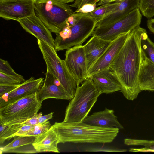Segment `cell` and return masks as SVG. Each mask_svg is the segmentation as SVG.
I'll return each instance as SVG.
<instances>
[{
    "instance_id": "obj_1",
    "label": "cell",
    "mask_w": 154,
    "mask_h": 154,
    "mask_svg": "<svg viewBox=\"0 0 154 154\" xmlns=\"http://www.w3.org/2000/svg\"><path fill=\"white\" fill-rule=\"evenodd\" d=\"M145 29L139 26L131 31L109 67L121 84V91L130 100L137 98L141 91L138 76L141 61V39Z\"/></svg>"
},
{
    "instance_id": "obj_2",
    "label": "cell",
    "mask_w": 154,
    "mask_h": 154,
    "mask_svg": "<svg viewBox=\"0 0 154 154\" xmlns=\"http://www.w3.org/2000/svg\"><path fill=\"white\" fill-rule=\"evenodd\" d=\"M53 125L58 134L59 143H110L117 137L120 129L95 126L82 122H56Z\"/></svg>"
},
{
    "instance_id": "obj_3",
    "label": "cell",
    "mask_w": 154,
    "mask_h": 154,
    "mask_svg": "<svg viewBox=\"0 0 154 154\" xmlns=\"http://www.w3.org/2000/svg\"><path fill=\"white\" fill-rule=\"evenodd\" d=\"M77 85L74 97L66 109L64 122H82L88 116L101 94L89 78Z\"/></svg>"
},
{
    "instance_id": "obj_4",
    "label": "cell",
    "mask_w": 154,
    "mask_h": 154,
    "mask_svg": "<svg viewBox=\"0 0 154 154\" xmlns=\"http://www.w3.org/2000/svg\"><path fill=\"white\" fill-rule=\"evenodd\" d=\"M34 10L45 26L56 34L62 30L74 13L70 5L57 0H34Z\"/></svg>"
},
{
    "instance_id": "obj_5",
    "label": "cell",
    "mask_w": 154,
    "mask_h": 154,
    "mask_svg": "<svg viewBox=\"0 0 154 154\" xmlns=\"http://www.w3.org/2000/svg\"><path fill=\"white\" fill-rule=\"evenodd\" d=\"M37 92L0 108V122L7 126L20 123L38 114L42 106Z\"/></svg>"
},
{
    "instance_id": "obj_6",
    "label": "cell",
    "mask_w": 154,
    "mask_h": 154,
    "mask_svg": "<svg viewBox=\"0 0 154 154\" xmlns=\"http://www.w3.org/2000/svg\"><path fill=\"white\" fill-rule=\"evenodd\" d=\"M37 43L45 63L47 71L58 79L72 99L75 93L77 84L64 60L59 57L55 48L38 39Z\"/></svg>"
},
{
    "instance_id": "obj_7",
    "label": "cell",
    "mask_w": 154,
    "mask_h": 154,
    "mask_svg": "<svg viewBox=\"0 0 154 154\" xmlns=\"http://www.w3.org/2000/svg\"><path fill=\"white\" fill-rule=\"evenodd\" d=\"M97 23L88 13H83L74 24L70 26L71 32L69 38L54 42L55 49L57 51H62L75 46L82 45L92 35Z\"/></svg>"
},
{
    "instance_id": "obj_8",
    "label": "cell",
    "mask_w": 154,
    "mask_h": 154,
    "mask_svg": "<svg viewBox=\"0 0 154 154\" xmlns=\"http://www.w3.org/2000/svg\"><path fill=\"white\" fill-rule=\"evenodd\" d=\"M142 17L139 8H137L110 25L104 27H96L92 35L112 41L121 34L128 32L140 26Z\"/></svg>"
},
{
    "instance_id": "obj_9",
    "label": "cell",
    "mask_w": 154,
    "mask_h": 154,
    "mask_svg": "<svg viewBox=\"0 0 154 154\" xmlns=\"http://www.w3.org/2000/svg\"><path fill=\"white\" fill-rule=\"evenodd\" d=\"M65 57V64L77 85L82 84L88 78L84 46H75L67 49Z\"/></svg>"
},
{
    "instance_id": "obj_10",
    "label": "cell",
    "mask_w": 154,
    "mask_h": 154,
    "mask_svg": "<svg viewBox=\"0 0 154 154\" xmlns=\"http://www.w3.org/2000/svg\"><path fill=\"white\" fill-rule=\"evenodd\" d=\"M35 12L34 0H0V17L6 20L18 21Z\"/></svg>"
},
{
    "instance_id": "obj_11",
    "label": "cell",
    "mask_w": 154,
    "mask_h": 154,
    "mask_svg": "<svg viewBox=\"0 0 154 154\" xmlns=\"http://www.w3.org/2000/svg\"><path fill=\"white\" fill-rule=\"evenodd\" d=\"M131 31L121 34L112 42L103 54L88 71V78L94 74L109 68L114 57L125 43Z\"/></svg>"
},
{
    "instance_id": "obj_12",
    "label": "cell",
    "mask_w": 154,
    "mask_h": 154,
    "mask_svg": "<svg viewBox=\"0 0 154 154\" xmlns=\"http://www.w3.org/2000/svg\"><path fill=\"white\" fill-rule=\"evenodd\" d=\"M18 22L26 32L55 48L54 40L51 32L35 12L30 16L20 20Z\"/></svg>"
},
{
    "instance_id": "obj_13",
    "label": "cell",
    "mask_w": 154,
    "mask_h": 154,
    "mask_svg": "<svg viewBox=\"0 0 154 154\" xmlns=\"http://www.w3.org/2000/svg\"><path fill=\"white\" fill-rule=\"evenodd\" d=\"M44 78L32 77L20 84L11 92L0 97V108L28 95L37 92L44 82Z\"/></svg>"
},
{
    "instance_id": "obj_14",
    "label": "cell",
    "mask_w": 154,
    "mask_h": 154,
    "mask_svg": "<svg viewBox=\"0 0 154 154\" xmlns=\"http://www.w3.org/2000/svg\"><path fill=\"white\" fill-rule=\"evenodd\" d=\"M37 95L42 102L50 98L71 100L59 81L47 71L43 83L37 91Z\"/></svg>"
},
{
    "instance_id": "obj_15",
    "label": "cell",
    "mask_w": 154,
    "mask_h": 154,
    "mask_svg": "<svg viewBox=\"0 0 154 154\" xmlns=\"http://www.w3.org/2000/svg\"><path fill=\"white\" fill-rule=\"evenodd\" d=\"M90 78L100 94L121 91V86L119 81L109 68L93 75Z\"/></svg>"
},
{
    "instance_id": "obj_16",
    "label": "cell",
    "mask_w": 154,
    "mask_h": 154,
    "mask_svg": "<svg viewBox=\"0 0 154 154\" xmlns=\"http://www.w3.org/2000/svg\"><path fill=\"white\" fill-rule=\"evenodd\" d=\"M112 42L93 35L83 45L88 71L106 50Z\"/></svg>"
},
{
    "instance_id": "obj_17",
    "label": "cell",
    "mask_w": 154,
    "mask_h": 154,
    "mask_svg": "<svg viewBox=\"0 0 154 154\" xmlns=\"http://www.w3.org/2000/svg\"><path fill=\"white\" fill-rule=\"evenodd\" d=\"M84 123L95 126L105 128H118L123 129V127L119 122L117 117L112 109L106 108L102 111L87 116L82 121Z\"/></svg>"
},
{
    "instance_id": "obj_18",
    "label": "cell",
    "mask_w": 154,
    "mask_h": 154,
    "mask_svg": "<svg viewBox=\"0 0 154 154\" xmlns=\"http://www.w3.org/2000/svg\"><path fill=\"white\" fill-rule=\"evenodd\" d=\"M118 2L119 3L116 8L98 22L96 27L109 25L122 18L139 7L140 0H123Z\"/></svg>"
},
{
    "instance_id": "obj_19",
    "label": "cell",
    "mask_w": 154,
    "mask_h": 154,
    "mask_svg": "<svg viewBox=\"0 0 154 154\" xmlns=\"http://www.w3.org/2000/svg\"><path fill=\"white\" fill-rule=\"evenodd\" d=\"M138 82L141 91H154V63L148 58L142 48Z\"/></svg>"
},
{
    "instance_id": "obj_20",
    "label": "cell",
    "mask_w": 154,
    "mask_h": 154,
    "mask_svg": "<svg viewBox=\"0 0 154 154\" xmlns=\"http://www.w3.org/2000/svg\"><path fill=\"white\" fill-rule=\"evenodd\" d=\"M59 143L58 134L53 126L47 131L35 137L33 145L38 152L59 153L57 145Z\"/></svg>"
},
{
    "instance_id": "obj_21",
    "label": "cell",
    "mask_w": 154,
    "mask_h": 154,
    "mask_svg": "<svg viewBox=\"0 0 154 154\" xmlns=\"http://www.w3.org/2000/svg\"><path fill=\"white\" fill-rule=\"evenodd\" d=\"M35 138L34 136H18L15 137L10 143L1 148L2 153L32 154L38 152L33 143Z\"/></svg>"
},
{
    "instance_id": "obj_22",
    "label": "cell",
    "mask_w": 154,
    "mask_h": 154,
    "mask_svg": "<svg viewBox=\"0 0 154 154\" xmlns=\"http://www.w3.org/2000/svg\"><path fill=\"white\" fill-rule=\"evenodd\" d=\"M38 125H23L20 124H17L7 126L4 131L0 134V144L3 143L6 140H9L16 136L23 135L35 128Z\"/></svg>"
},
{
    "instance_id": "obj_23",
    "label": "cell",
    "mask_w": 154,
    "mask_h": 154,
    "mask_svg": "<svg viewBox=\"0 0 154 154\" xmlns=\"http://www.w3.org/2000/svg\"><path fill=\"white\" fill-rule=\"evenodd\" d=\"M124 143L128 146H143L140 148H131L129 150L130 152H154V140L126 138L124 140Z\"/></svg>"
},
{
    "instance_id": "obj_24",
    "label": "cell",
    "mask_w": 154,
    "mask_h": 154,
    "mask_svg": "<svg viewBox=\"0 0 154 154\" xmlns=\"http://www.w3.org/2000/svg\"><path fill=\"white\" fill-rule=\"evenodd\" d=\"M118 2L108 3L96 7L93 11L88 13L98 23L104 17L112 11L119 4Z\"/></svg>"
},
{
    "instance_id": "obj_25",
    "label": "cell",
    "mask_w": 154,
    "mask_h": 154,
    "mask_svg": "<svg viewBox=\"0 0 154 154\" xmlns=\"http://www.w3.org/2000/svg\"><path fill=\"white\" fill-rule=\"evenodd\" d=\"M141 45L148 58L154 63V43L148 38L145 29L141 35Z\"/></svg>"
},
{
    "instance_id": "obj_26",
    "label": "cell",
    "mask_w": 154,
    "mask_h": 154,
    "mask_svg": "<svg viewBox=\"0 0 154 154\" xmlns=\"http://www.w3.org/2000/svg\"><path fill=\"white\" fill-rule=\"evenodd\" d=\"M139 8L143 15L148 19L154 16V0H140Z\"/></svg>"
},
{
    "instance_id": "obj_27",
    "label": "cell",
    "mask_w": 154,
    "mask_h": 154,
    "mask_svg": "<svg viewBox=\"0 0 154 154\" xmlns=\"http://www.w3.org/2000/svg\"><path fill=\"white\" fill-rule=\"evenodd\" d=\"M0 72L14 76L20 79L23 82L25 81L23 77L16 73L6 60L0 59Z\"/></svg>"
},
{
    "instance_id": "obj_28",
    "label": "cell",
    "mask_w": 154,
    "mask_h": 154,
    "mask_svg": "<svg viewBox=\"0 0 154 154\" xmlns=\"http://www.w3.org/2000/svg\"><path fill=\"white\" fill-rule=\"evenodd\" d=\"M49 121L42 124H38L34 128L26 133L22 136H29L36 137L48 130L51 126Z\"/></svg>"
},
{
    "instance_id": "obj_29",
    "label": "cell",
    "mask_w": 154,
    "mask_h": 154,
    "mask_svg": "<svg viewBox=\"0 0 154 154\" xmlns=\"http://www.w3.org/2000/svg\"><path fill=\"white\" fill-rule=\"evenodd\" d=\"M23 82L17 77L0 72V84L18 85Z\"/></svg>"
},
{
    "instance_id": "obj_30",
    "label": "cell",
    "mask_w": 154,
    "mask_h": 154,
    "mask_svg": "<svg viewBox=\"0 0 154 154\" xmlns=\"http://www.w3.org/2000/svg\"><path fill=\"white\" fill-rule=\"evenodd\" d=\"M100 0H75L74 2L70 5V7L79 9L84 5L88 4H97Z\"/></svg>"
},
{
    "instance_id": "obj_31",
    "label": "cell",
    "mask_w": 154,
    "mask_h": 154,
    "mask_svg": "<svg viewBox=\"0 0 154 154\" xmlns=\"http://www.w3.org/2000/svg\"><path fill=\"white\" fill-rule=\"evenodd\" d=\"M19 84H0V97L12 91L17 88Z\"/></svg>"
},
{
    "instance_id": "obj_32",
    "label": "cell",
    "mask_w": 154,
    "mask_h": 154,
    "mask_svg": "<svg viewBox=\"0 0 154 154\" xmlns=\"http://www.w3.org/2000/svg\"><path fill=\"white\" fill-rule=\"evenodd\" d=\"M97 4H86L81 8L77 9L74 12L75 13H88L93 11L97 7Z\"/></svg>"
},
{
    "instance_id": "obj_33",
    "label": "cell",
    "mask_w": 154,
    "mask_h": 154,
    "mask_svg": "<svg viewBox=\"0 0 154 154\" xmlns=\"http://www.w3.org/2000/svg\"><path fill=\"white\" fill-rule=\"evenodd\" d=\"M54 113L51 112L48 114L42 115V113L38 114V120L39 124H42L48 121V120L52 118Z\"/></svg>"
},
{
    "instance_id": "obj_34",
    "label": "cell",
    "mask_w": 154,
    "mask_h": 154,
    "mask_svg": "<svg viewBox=\"0 0 154 154\" xmlns=\"http://www.w3.org/2000/svg\"><path fill=\"white\" fill-rule=\"evenodd\" d=\"M88 151H104L109 152H125L127 151V150L125 149H103V148H92L91 149Z\"/></svg>"
},
{
    "instance_id": "obj_35",
    "label": "cell",
    "mask_w": 154,
    "mask_h": 154,
    "mask_svg": "<svg viewBox=\"0 0 154 154\" xmlns=\"http://www.w3.org/2000/svg\"><path fill=\"white\" fill-rule=\"evenodd\" d=\"M147 24L149 30L154 34V18L149 19L147 20Z\"/></svg>"
},
{
    "instance_id": "obj_36",
    "label": "cell",
    "mask_w": 154,
    "mask_h": 154,
    "mask_svg": "<svg viewBox=\"0 0 154 154\" xmlns=\"http://www.w3.org/2000/svg\"><path fill=\"white\" fill-rule=\"evenodd\" d=\"M123 0H100L97 3V6L105 4L115 2Z\"/></svg>"
},
{
    "instance_id": "obj_37",
    "label": "cell",
    "mask_w": 154,
    "mask_h": 154,
    "mask_svg": "<svg viewBox=\"0 0 154 154\" xmlns=\"http://www.w3.org/2000/svg\"><path fill=\"white\" fill-rule=\"evenodd\" d=\"M7 126L0 122V134H1L7 127Z\"/></svg>"
},
{
    "instance_id": "obj_38",
    "label": "cell",
    "mask_w": 154,
    "mask_h": 154,
    "mask_svg": "<svg viewBox=\"0 0 154 154\" xmlns=\"http://www.w3.org/2000/svg\"><path fill=\"white\" fill-rule=\"evenodd\" d=\"M60 2L65 3H67L70 2H72L74 1H75V0H57Z\"/></svg>"
},
{
    "instance_id": "obj_39",
    "label": "cell",
    "mask_w": 154,
    "mask_h": 154,
    "mask_svg": "<svg viewBox=\"0 0 154 154\" xmlns=\"http://www.w3.org/2000/svg\"></svg>"
}]
</instances>
